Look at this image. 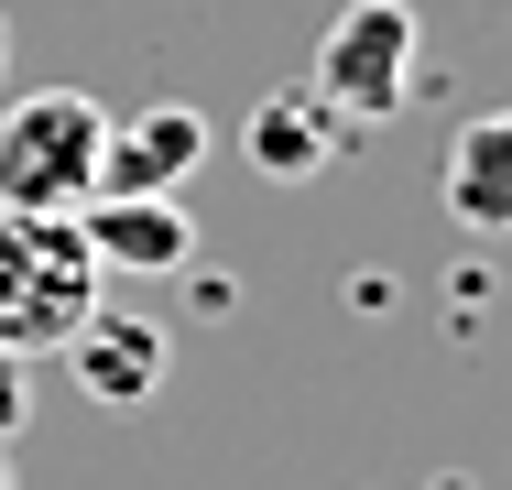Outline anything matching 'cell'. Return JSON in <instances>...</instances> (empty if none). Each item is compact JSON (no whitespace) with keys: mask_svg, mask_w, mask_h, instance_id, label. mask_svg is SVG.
Masks as SVG:
<instances>
[{"mask_svg":"<svg viewBox=\"0 0 512 490\" xmlns=\"http://www.w3.org/2000/svg\"><path fill=\"white\" fill-rule=\"evenodd\" d=\"M99 142H109V109L88 88H22V98H0V207L77 218L88 186H99Z\"/></svg>","mask_w":512,"mask_h":490,"instance_id":"2","label":"cell"},{"mask_svg":"<svg viewBox=\"0 0 512 490\" xmlns=\"http://www.w3.org/2000/svg\"><path fill=\"white\" fill-rule=\"evenodd\" d=\"M22 425H33V360H11V349H0V447H11Z\"/></svg>","mask_w":512,"mask_h":490,"instance_id":"9","label":"cell"},{"mask_svg":"<svg viewBox=\"0 0 512 490\" xmlns=\"http://www.w3.org/2000/svg\"><path fill=\"white\" fill-rule=\"evenodd\" d=\"M240 153H251L262 186H316V175L349 153V120H338L316 88H273L251 120H240Z\"/></svg>","mask_w":512,"mask_h":490,"instance_id":"6","label":"cell"},{"mask_svg":"<svg viewBox=\"0 0 512 490\" xmlns=\"http://www.w3.org/2000/svg\"><path fill=\"white\" fill-rule=\"evenodd\" d=\"M414 66H425L414 0H349V11H327V33H316V77L306 88L327 98L349 131H382V120H404V98L425 88Z\"/></svg>","mask_w":512,"mask_h":490,"instance_id":"3","label":"cell"},{"mask_svg":"<svg viewBox=\"0 0 512 490\" xmlns=\"http://www.w3.org/2000/svg\"><path fill=\"white\" fill-rule=\"evenodd\" d=\"M77 229H88L99 273H186L197 262V218L175 196H88Z\"/></svg>","mask_w":512,"mask_h":490,"instance_id":"7","label":"cell"},{"mask_svg":"<svg viewBox=\"0 0 512 490\" xmlns=\"http://www.w3.org/2000/svg\"><path fill=\"white\" fill-rule=\"evenodd\" d=\"M66 371H77L88 403L131 414V403H153L164 371H175V327H164V316H120V305L99 294V305H88V327L66 338Z\"/></svg>","mask_w":512,"mask_h":490,"instance_id":"4","label":"cell"},{"mask_svg":"<svg viewBox=\"0 0 512 490\" xmlns=\"http://www.w3.org/2000/svg\"><path fill=\"white\" fill-rule=\"evenodd\" d=\"M197 164H207V109L164 98V109H142V120H109L99 186H88V196H175Z\"/></svg>","mask_w":512,"mask_h":490,"instance_id":"5","label":"cell"},{"mask_svg":"<svg viewBox=\"0 0 512 490\" xmlns=\"http://www.w3.org/2000/svg\"><path fill=\"white\" fill-rule=\"evenodd\" d=\"M0 66H11V22H0Z\"/></svg>","mask_w":512,"mask_h":490,"instance_id":"10","label":"cell"},{"mask_svg":"<svg viewBox=\"0 0 512 490\" xmlns=\"http://www.w3.org/2000/svg\"><path fill=\"white\" fill-rule=\"evenodd\" d=\"M99 251L77 218H44V207H0V349L11 360H44L88 327L99 305Z\"/></svg>","mask_w":512,"mask_h":490,"instance_id":"1","label":"cell"},{"mask_svg":"<svg viewBox=\"0 0 512 490\" xmlns=\"http://www.w3.org/2000/svg\"><path fill=\"white\" fill-rule=\"evenodd\" d=\"M0 490H11V458H0Z\"/></svg>","mask_w":512,"mask_h":490,"instance_id":"11","label":"cell"},{"mask_svg":"<svg viewBox=\"0 0 512 490\" xmlns=\"http://www.w3.org/2000/svg\"><path fill=\"white\" fill-rule=\"evenodd\" d=\"M447 218L469 240H512V109H480L447 142Z\"/></svg>","mask_w":512,"mask_h":490,"instance_id":"8","label":"cell"}]
</instances>
